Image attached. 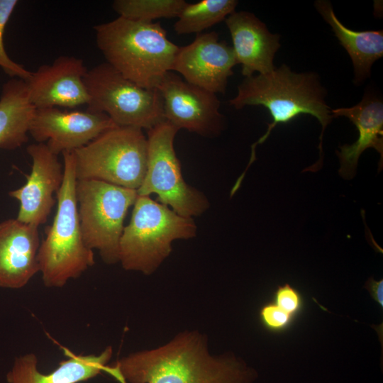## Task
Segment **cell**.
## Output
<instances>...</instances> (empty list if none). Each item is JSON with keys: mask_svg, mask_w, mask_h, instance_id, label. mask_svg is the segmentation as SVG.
I'll list each match as a JSON object with an SVG mask.
<instances>
[{"mask_svg": "<svg viewBox=\"0 0 383 383\" xmlns=\"http://www.w3.org/2000/svg\"><path fill=\"white\" fill-rule=\"evenodd\" d=\"M121 383H252L255 370L233 354L212 355L206 334L185 330L167 343L109 366Z\"/></svg>", "mask_w": 383, "mask_h": 383, "instance_id": "6da1fadb", "label": "cell"}, {"mask_svg": "<svg viewBox=\"0 0 383 383\" xmlns=\"http://www.w3.org/2000/svg\"><path fill=\"white\" fill-rule=\"evenodd\" d=\"M326 91L318 77L312 72L295 73L286 65L271 72L245 77L238 87V94L229 101L240 109L246 106H262L272 118L266 133L252 145L251 157L244 173L255 160V147L265 142L277 124L287 123L301 114L317 118L322 131L319 137V159L304 171H316L322 164L323 132L333 118L325 101Z\"/></svg>", "mask_w": 383, "mask_h": 383, "instance_id": "7a4b0ae2", "label": "cell"}, {"mask_svg": "<svg viewBox=\"0 0 383 383\" xmlns=\"http://www.w3.org/2000/svg\"><path fill=\"white\" fill-rule=\"evenodd\" d=\"M96 42L106 63L145 89H157L172 70L179 46L170 40L160 23L118 16L94 27Z\"/></svg>", "mask_w": 383, "mask_h": 383, "instance_id": "3957f363", "label": "cell"}, {"mask_svg": "<svg viewBox=\"0 0 383 383\" xmlns=\"http://www.w3.org/2000/svg\"><path fill=\"white\" fill-rule=\"evenodd\" d=\"M62 155L64 177L56 194V213L38 253L43 282L50 288L62 287L95 264L94 251L85 244L79 224L73 151Z\"/></svg>", "mask_w": 383, "mask_h": 383, "instance_id": "277c9868", "label": "cell"}, {"mask_svg": "<svg viewBox=\"0 0 383 383\" xmlns=\"http://www.w3.org/2000/svg\"><path fill=\"white\" fill-rule=\"evenodd\" d=\"M193 218L180 216L148 196H138L119 243V262L128 271L153 274L170 255L175 240L196 235Z\"/></svg>", "mask_w": 383, "mask_h": 383, "instance_id": "5b68a950", "label": "cell"}, {"mask_svg": "<svg viewBox=\"0 0 383 383\" xmlns=\"http://www.w3.org/2000/svg\"><path fill=\"white\" fill-rule=\"evenodd\" d=\"M77 179L138 190L145 175L148 140L140 128L116 126L73 151Z\"/></svg>", "mask_w": 383, "mask_h": 383, "instance_id": "8992f818", "label": "cell"}, {"mask_svg": "<svg viewBox=\"0 0 383 383\" xmlns=\"http://www.w3.org/2000/svg\"><path fill=\"white\" fill-rule=\"evenodd\" d=\"M84 82L87 110L106 113L118 126L148 131L165 121L157 89H145L124 77L106 62L87 71Z\"/></svg>", "mask_w": 383, "mask_h": 383, "instance_id": "52a82bcc", "label": "cell"}, {"mask_svg": "<svg viewBox=\"0 0 383 383\" xmlns=\"http://www.w3.org/2000/svg\"><path fill=\"white\" fill-rule=\"evenodd\" d=\"M75 196L82 237L108 265L119 262V243L136 190L96 179H77Z\"/></svg>", "mask_w": 383, "mask_h": 383, "instance_id": "ba28073f", "label": "cell"}, {"mask_svg": "<svg viewBox=\"0 0 383 383\" xmlns=\"http://www.w3.org/2000/svg\"><path fill=\"white\" fill-rule=\"evenodd\" d=\"M178 131L166 121L148 131L147 169L137 193L148 196L155 194L157 202L180 216L193 218L204 213L209 201L203 192L184 181L174 148Z\"/></svg>", "mask_w": 383, "mask_h": 383, "instance_id": "9c48e42d", "label": "cell"}, {"mask_svg": "<svg viewBox=\"0 0 383 383\" xmlns=\"http://www.w3.org/2000/svg\"><path fill=\"white\" fill-rule=\"evenodd\" d=\"M163 99L165 121L177 128L204 137L218 135L225 117L216 94L187 82L168 72L157 87Z\"/></svg>", "mask_w": 383, "mask_h": 383, "instance_id": "30bf717a", "label": "cell"}, {"mask_svg": "<svg viewBox=\"0 0 383 383\" xmlns=\"http://www.w3.org/2000/svg\"><path fill=\"white\" fill-rule=\"evenodd\" d=\"M116 126L104 113L49 107L35 109L28 133L37 143L46 142L49 150L58 155L74 151Z\"/></svg>", "mask_w": 383, "mask_h": 383, "instance_id": "8fae6325", "label": "cell"}, {"mask_svg": "<svg viewBox=\"0 0 383 383\" xmlns=\"http://www.w3.org/2000/svg\"><path fill=\"white\" fill-rule=\"evenodd\" d=\"M238 64L232 47L216 32L196 34L189 45L179 47L172 72L184 80L212 93L224 94L233 67Z\"/></svg>", "mask_w": 383, "mask_h": 383, "instance_id": "7c38bea8", "label": "cell"}, {"mask_svg": "<svg viewBox=\"0 0 383 383\" xmlns=\"http://www.w3.org/2000/svg\"><path fill=\"white\" fill-rule=\"evenodd\" d=\"M27 152L32 159L30 173L26 182L9 195L19 202L16 219L39 227L46 223L56 202L54 194L62 186L64 168L45 143L29 145Z\"/></svg>", "mask_w": 383, "mask_h": 383, "instance_id": "4fadbf2b", "label": "cell"}, {"mask_svg": "<svg viewBox=\"0 0 383 383\" xmlns=\"http://www.w3.org/2000/svg\"><path fill=\"white\" fill-rule=\"evenodd\" d=\"M87 71L83 60L72 56H60L52 64L41 65L25 81L30 102L35 109L87 105Z\"/></svg>", "mask_w": 383, "mask_h": 383, "instance_id": "5bb4252c", "label": "cell"}, {"mask_svg": "<svg viewBox=\"0 0 383 383\" xmlns=\"http://www.w3.org/2000/svg\"><path fill=\"white\" fill-rule=\"evenodd\" d=\"M38 227L16 218L0 223V287L18 289L39 272Z\"/></svg>", "mask_w": 383, "mask_h": 383, "instance_id": "9a60e30c", "label": "cell"}, {"mask_svg": "<svg viewBox=\"0 0 383 383\" xmlns=\"http://www.w3.org/2000/svg\"><path fill=\"white\" fill-rule=\"evenodd\" d=\"M225 21L245 77L256 72L267 74L275 69L273 60L280 47L279 35L271 33L264 23L248 11H234Z\"/></svg>", "mask_w": 383, "mask_h": 383, "instance_id": "2e32d148", "label": "cell"}, {"mask_svg": "<svg viewBox=\"0 0 383 383\" xmlns=\"http://www.w3.org/2000/svg\"><path fill=\"white\" fill-rule=\"evenodd\" d=\"M333 118L344 116L355 126L358 137L353 143L339 146L336 151L340 160V175L345 179H352L357 170L361 154L367 148L375 149L380 155L379 169L383 162V104L374 98L365 96L350 108L331 110Z\"/></svg>", "mask_w": 383, "mask_h": 383, "instance_id": "e0dca14e", "label": "cell"}, {"mask_svg": "<svg viewBox=\"0 0 383 383\" xmlns=\"http://www.w3.org/2000/svg\"><path fill=\"white\" fill-rule=\"evenodd\" d=\"M113 354L111 346L99 355H75L69 353V358L59 364L52 372L43 374L38 368V357L27 353L15 358L6 374L8 383H79L91 379L102 372H107Z\"/></svg>", "mask_w": 383, "mask_h": 383, "instance_id": "ac0fdd59", "label": "cell"}, {"mask_svg": "<svg viewBox=\"0 0 383 383\" xmlns=\"http://www.w3.org/2000/svg\"><path fill=\"white\" fill-rule=\"evenodd\" d=\"M315 6L349 54L354 67L355 82H362L370 76L373 63L383 56L382 30L355 31L347 28L337 18L328 1H316Z\"/></svg>", "mask_w": 383, "mask_h": 383, "instance_id": "d6986e66", "label": "cell"}, {"mask_svg": "<svg viewBox=\"0 0 383 383\" xmlns=\"http://www.w3.org/2000/svg\"><path fill=\"white\" fill-rule=\"evenodd\" d=\"M35 110L24 80L11 78L3 84L0 96L1 149L13 150L28 141Z\"/></svg>", "mask_w": 383, "mask_h": 383, "instance_id": "ffe728a7", "label": "cell"}, {"mask_svg": "<svg viewBox=\"0 0 383 383\" xmlns=\"http://www.w3.org/2000/svg\"><path fill=\"white\" fill-rule=\"evenodd\" d=\"M236 0H201L186 3L174 24L178 35L201 33L235 11Z\"/></svg>", "mask_w": 383, "mask_h": 383, "instance_id": "44dd1931", "label": "cell"}, {"mask_svg": "<svg viewBox=\"0 0 383 383\" xmlns=\"http://www.w3.org/2000/svg\"><path fill=\"white\" fill-rule=\"evenodd\" d=\"M186 3L184 0H116L112 6L121 17L151 23L160 18H177Z\"/></svg>", "mask_w": 383, "mask_h": 383, "instance_id": "7402d4cb", "label": "cell"}, {"mask_svg": "<svg viewBox=\"0 0 383 383\" xmlns=\"http://www.w3.org/2000/svg\"><path fill=\"white\" fill-rule=\"evenodd\" d=\"M18 2L17 0H0V67L11 78L26 81L31 72L12 60L6 53L4 45V30Z\"/></svg>", "mask_w": 383, "mask_h": 383, "instance_id": "603a6c76", "label": "cell"}, {"mask_svg": "<svg viewBox=\"0 0 383 383\" xmlns=\"http://www.w3.org/2000/svg\"><path fill=\"white\" fill-rule=\"evenodd\" d=\"M262 324L274 332L286 329L292 322L294 316L287 313L274 302L265 304L259 312Z\"/></svg>", "mask_w": 383, "mask_h": 383, "instance_id": "cb8c5ba5", "label": "cell"}, {"mask_svg": "<svg viewBox=\"0 0 383 383\" xmlns=\"http://www.w3.org/2000/svg\"><path fill=\"white\" fill-rule=\"evenodd\" d=\"M274 304L294 317L303 306L301 295L289 284L279 286L274 292Z\"/></svg>", "mask_w": 383, "mask_h": 383, "instance_id": "d4e9b609", "label": "cell"}, {"mask_svg": "<svg viewBox=\"0 0 383 383\" xmlns=\"http://www.w3.org/2000/svg\"><path fill=\"white\" fill-rule=\"evenodd\" d=\"M372 299L377 302L381 307L383 306V280H374L370 277L365 285Z\"/></svg>", "mask_w": 383, "mask_h": 383, "instance_id": "484cf974", "label": "cell"}]
</instances>
